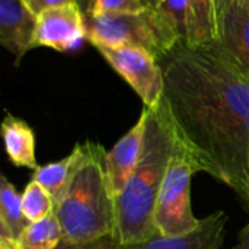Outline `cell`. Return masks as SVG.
I'll return each instance as SVG.
<instances>
[{"label": "cell", "instance_id": "1", "mask_svg": "<svg viewBox=\"0 0 249 249\" xmlns=\"http://www.w3.org/2000/svg\"><path fill=\"white\" fill-rule=\"evenodd\" d=\"M163 101L177 134L201 172L232 188L244 201L249 191V79L216 41H179L159 61Z\"/></svg>", "mask_w": 249, "mask_h": 249}, {"label": "cell", "instance_id": "2", "mask_svg": "<svg viewBox=\"0 0 249 249\" xmlns=\"http://www.w3.org/2000/svg\"><path fill=\"white\" fill-rule=\"evenodd\" d=\"M146 109V131L139 163L117 197V231L120 244H133L160 236L156 222L158 196L175 146L177 130L162 98Z\"/></svg>", "mask_w": 249, "mask_h": 249}, {"label": "cell", "instance_id": "3", "mask_svg": "<svg viewBox=\"0 0 249 249\" xmlns=\"http://www.w3.org/2000/svg\"><path fill=\"white\" fill-rule=\"evenodd\" d=\"M105 155L107 150L99 144L54 209L64 242H85L115 236L117 198L105 175Z\"/></svg>", "mask_w": 249, "mask_h": 249}, {"label": "cell", "instance_id": "4", "mask_svg": "<svg viewBox=\"0 0 249 249\" xmlns=\"http://www.w3.org/2000/svg\"><path fill=\"white\" fill-rule=\"evenodd\" d=\"M88 41L96 47H137L160 61L182 41L162 13L143 7L137 12L88 15Z\"/></svg>", "mask_w": 249, "mask_h": 249}, {"label": "cell", "instance_id": "5", "mask_svg": "<svg viewBox=\"0 0 249 249\" xmlns=\"http://www.w3.org/2000/svg\"><path fill=\"white\" fill-rule=\"evenodd\" d=\"M197 172H201L200 166L177 134L156 203L155 222L162 236L185 235L200 225L191 207V179Z\"/></svg>", "mask_w": 249, "mask_h": 249}, {"label": "cell", "instance_id": "6", "mask_svg": "<svg viewBox=\"0 0 249 249\" xmlns=\"http://www.w3.org/2000/svg\"><path fill=\"white\" fill-rule=\"evenodd\" d=\"M96 50L131 86L144 107L155 108L160 104L165 90L163 70L150 53L137 47H96Z\"/></svg>", "mask_w": 249, "mask_h": 249}, {"label": "cell", "instance_id": "7", "mask_svg": "<svg viewBox=\"0 0 249 249\" xmlns=\"http://www.w3.org/2000/svg\"><path fill=\"white\" fill-rule=\"evenodd\" d=\"M85 39H88L86 15L76 1L45 9L36 16L34 48L45 47L67 53Z\"/></svg>", "mask_w": 249, "mask_h": 249}, {"label": "cell", "instance_id": "8", "mask_svg": "<svg viewBox=\"0 0 249 249\" xmlns=\"http://www.w3.org/2000/svg\"><path fill=\"white\" fill-rule=\"evenodd\" d=\"M214 41L249 79V3L244 0H214Z\"/></svg>", "mask_w": 249, "mask_h": 249}, {"label": "cell", "instance_id": "9", "mask_svg": "<svg viewBox=\"0 0 249 249\" xmlns=\"http://www.w3.org/2000/svg\"><path fill=\"white\" fill-rule=\"evenodd\" d=\"M146 131V109L142 111L137 123L114 144L111 150H107L104 159V169L109 184V188L115 198L123 193L125 184L133 175L144 142Z\"/></svg>", "mask_w": 249, "mask_h": 249}, {"label": "cell", "instance_id": "10", "mask_svg": "<svg viewBox=\"0 0 249 249\" xmlns=\"http://www.w3.org/2000/svg\"><path fill=\"white\" fill-rule=\"evenodd\" d=\"M228 214L217 210L203 219L190 233L179 236H156L152 239L120 244V249H222Z\"/></svg>", "mask_w": 249, "mask_h": 249}, {"label": "cell", "instance_id": "11", "mask_svg": "<svg viewBox=\"0 0 249 249\" xmlns=\"http://www.w3.org/2000/svg\"><path fill=\"white\" fill-rule=\"evenodd\" d=\"M36 16L23 0H0V44L16 58V64L34 48Z\"/></svg>", "mask_w": 249, "mask_h": 249}, {"label": "cell", "instance_id": "12", "mask_svg": "<svg viewBox=\"0 0 249 249\" xmlns=\"http://www.w3.org/2000/svg\"><path fill=\"white\" fill-rule=\"evenodd\" d=\"M98 146V143L92 142L77 143L71 153L64 159L47 165H39L34 171L32 179L39 182L50 193V196L54 200V204L57 206L66 196L77 172L95 155Z\"/></svg>", "mask_w": 249, "mask_h": 249}, {"label": "cell", "instance_id": "13", "mask_svg": "<svg viewBox=\"0 0 249 249\" xmlns=\"http://www.w3.org/2000/svg\"><path fill=\"white\" fill-rule=\"evenodd\" d=\"M1 134L7 158L16 168L35 171L39 166L35 156V134L26 121L6 114L1 123Z\"/></svg>", "mask_w": 249, "mask_h": 249}, {"label": "cell", "instance_id": "14", "mask_svg": "<svg viewBox=\"0 0 249 249\" xmlns=\"http://www.w3.org/2000/svg\"><path fill=\"white\" fill-rule=\"evenodd\" d=\"M28 225L22 210V194L3 175L0 178V236L18 241Z\"/></svg>", "mask_w": 249, "mask_h": 249}, {"label": "cell", "instance_id": "15", "mask_svg": "<svg viewBox=\"0 0 249 249\" xmlns=\"http://www.w3.org/2000/svg\"><path fill=\"white\" fill-rule=\"evenodd\" d=\"M216 39L214 0H190L188 45H198Z\"/></svg>", "mask_w": 249, "mask_h": 249}, {"label": "cell", "instance_id": "16", "mask_svg": "<svg viewBox=\"0 0 249 249\" xmlns=\"http://www.w3.org/2000/svg\"><path fill=\"white\" fill-rule=\"evenodd\" d=\"M63 241V232L55 213L29 223L16 242L18 249H55Z\"/></svg>", "mask_w": 249, "mask_h": 249}, {"label": "cell", "instance_id": "17", "mask_svg": "<svg viewBox=\"0 0 249 249\" xmlns=\"http://www.w3.org/2000/svg\"><path fill=\"white\" fill-rule=\"evenodd\" d=\"M55 204L50 193L36 181H31L22 193V210L29 223L39 222L54 213Z\"/></svg>", "mask_w": 249, "mask_h": 249}, {"label": "cell", "instance_id": "18", "mask_svg": "<svg viewBox=\"0 0 249 249\" xmlns=\"http://www.w3.org/2000/svg\"><path fill=\"white\" fill-rule=\"evenodd\" d=\"M143 6L166 16L177 28L181 39L187 41L190 28V0H143Z\"/></svg>", "mask_w": 249, "mask_h": 249}, {"label": "cell", "instance_id": "19", "mask_svg": "<svg viewBox=\"0 0 249 249\" xmlns=\"http://www.w3.org/2000/svg\"><path fill=\"white\" fill-rule=\"evenodd\" d=\"M143 7V0H95L90 15L137 12Z\"/></svg>", "mask_w": 249, "mask_h": 249}, {"label": "cell", "instance_id": "20", "mask_svg": "<svg viewBox=\"0 0 249 249\" xmlns=\"http://www.w3.org/2000/svg\"><path fill=\"white\" fill-rule=\"evenodd\" d=\"M55 249H120V242L115 236H104L85 242H64L61 241Z\"/></svg>", "mask_w": 249, "mask_h": 249}, {"label": "cell", "instance_id": "21", "mask_svg": "<svg viewBox=\"0 0 249 249\" xmlns=\"http://www.w3.org/2000/svg\"><path fill=\"white\" fill-rule=\"evenodd\" d=\"M76 0H23V3L29 7V10L38 16L42 10L54 7V6H60V4H66V3H73Z\"/></svg>", "mask_w": 249, "mask_h": 249}, {"label": "cell", "instance_id": "22", "mask_svg": "<svg viewBox=\"0 0 249 249\" xmlns=\"http://www.w3.org/2000/svg\"><path fill=\"white\" fill-rule=\"evenodd\" d=\"M247 207L249 209V191L248 197H247ZM236 249H249V223L248 226L241 232V236H239V245L236 247Z\"/></svg>", "mask_w": 249, "mask_h": 249}, {"label": "cell", "instance_id": "23", "mask_svg": "<svg viewBox=\"0 0 249 249\" xmlns=\"http://www.w3.org/2000/svg\"><path fill=\"white\" fill-rule=\"evenodd\" d=\"M76 3L79 4V7L82 9V12L88 16L92 13V9H93V3L95 0H76Z\"/></svg>", "mask_w": 249, "mask_h": 249}, {"label": "cell", "instance_id": "24", "mask_svg": "<svg viewBox=\"0 0 249 249\" xmlns=\"http://www.w3.org/2000/svg\"><path fill=\"white\" fill-rule=\"evenodd\" d=\"M0 249H18V245L15 241L0 236Z\"/></svg>", "mask_w": 249, "mask_h": 249}, {"label": "cell", "instance_id": "25", "mask_svg": "<svg viewBox=\"0 0 249 249\" xmlns=\"http://www.w3.org/2000/svg\"><path fill=\"white\" fill-rule=\"evenodd\" d=\"M244 1H248V3H249V0H244Z\"/></svg>", "mask_w": 249, "mask_h": 249}]
</instances>
